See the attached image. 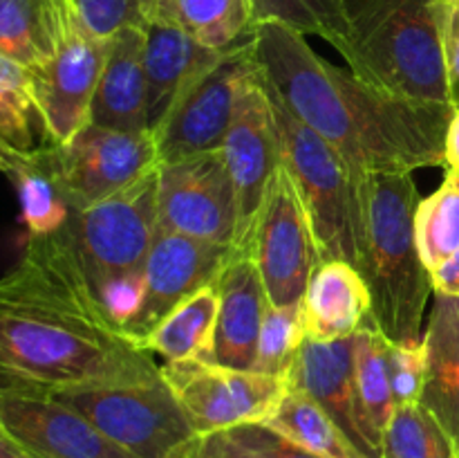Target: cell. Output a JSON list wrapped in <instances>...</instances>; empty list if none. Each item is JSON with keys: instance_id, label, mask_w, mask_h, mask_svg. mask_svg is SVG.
Returning a JSON list of instances; mask_svg holds the SVG:
<instances>
[{"instance_id": "cell-1", "label": "cell", "mask_w": 459, "mask_h": 458, "mask_svg": "<svg viewBox=\"0 0 459 458\" xmlns=\"http://www.w3.org/2000/svg\"><path fill=\"white\" fill-rule=\"evenodd\" d=\"M160 375L161 364L108 321L65 238H30L0 277V391L54 395Z\"/></svg>"}, {"instance_id": "cell-2", "label": "cell", "mask_w": 459, "mask_h": 458, "mask_svg": "<svg viewBox=\"0 0 459 458\" xmlns=\"http://www.w3.org/2000/svg\"><path fill=\"white\" fill-rule=\"evenodd\" d=\"M254 57L285 106L343 157L354 180L444 166L453 106L379 92L281 22L255 25Z\"/></svg>"}, {"instance_id": "cell-3", "label": "cell", "mask_w": 459, "mask_h": 458, "mask_svg": "<svg viewBox=\"0 0 459 458\" xmlns=\"http://www.w3.org/2000/svg\"><path fill=\"white\" fill-rule=\"evenodd\" d=\"M361 247L357 269L370 290V319L393 344L424 339L421 323L433 278L415 236L420 193L412 173H366L354 180Z\"/></svg>"}, {"instance_id": "cell-4", "label": "cell", "mask_w": 459, "mask_h": 458, "mask_svg": "<svg viewBox=\"0 0 459 458\" xmlns=\"http://www.w3.org/2000/svg\"><path fill=\"white\" fill-rule=\"evenodd\" d=\"M343 16L341 57L354 76L390 97L453 106L437 0H343Z\"/></svg>"}, {"instance_id": "cell-5", "label": "cell", "mask_w": 459, "mask_h": 458, "mask_svg": "<svg viewBox=\"0 0 459 458\" xmlns=\"http://www.w3.org/2000/svg\"><path fill=\"white\" fill-rule=\"evenodd\" d=\"M264 88L276 121L281 162L309 216L318 260H345L357 268L361 223L352 171L321 135L285 106L267 79Z\"/></svg>"}, {"instance_id": "cell-6", "label": "cell", "mask_w": 459, "mask_h": 458, "mask_svg": "<svg viewBox=\"0 0 459 458\" xmlns=\"http://www.w3.org/2000/svg\"><path fill=\"white\" fill-rule=\"evenodd\" d=\"M130 458H175L195 429L164 377L130 384L79 386L54 393Z\"/></svg>"}, {"instance_id": "cell-7", "label": "cell", "mask_w": 459, "mask_h": 458, "mask_svg": "<svg viewBox=\"0 0 459 458\" xmlns=\"http://www.w3.org/2000/svg\"><path fill=\"white\" fill-rule=\"evenodd\" d=\"M157 169L133 187L74 211L58 232L79 260L92 292L108 278L142 272L146 265L157 236Z\"/></svg>"}, {"instance_id": "cell-8", "label": "cell", "mask_w": 459, "mask_h": 458, "mask_svg": "<svg viewBox=\"0 0 459 458\" xmlns=\"http://www.w3.org/2000/svg\"><path fill=\"white\" fill-rule=\"evenodd\" d=\"M254 66L251 34L188 81L161 124L152 130L160 162H175L222 148L236 110L238 90Z\"/></svg>"}, {"instance_id": "cell-9", "label": "cell", "mask_w": 459, "mask_h": 458, "mask_svg": "<svg viewBox=\"0 0 459 458\" xmlns=\"http://www.w3.org/2000/svg\"><path fill=\"white\" fill-rule=\"evenodd\" d=\"M161 377L178 398L195 434L231 431L264 422L287 391V380L202 359L161 364Z\"/></svg>"}, {"instance_id": "cell-10", "label": "cell", "mask_w": 459, "mask_h": 458, "mask_svg": "<svg viewBox=\"0 0 459 458\" xmlns=\"http://www.w3.org/2000/svg\"><path fill=\"white\" fill-rule=\"evenodd\" d=\"M220 151L236 191V236L231 250L249 251L269 184L281 166L276 121L258 63L242 79L231 126Z\"/></svg>"}, {"instance_id": "cell-11", "label": "cell", "mask_w": 459, "mask_h": 458, "mask_svg": "<svg viewBox=\"0 0 459 458\" xmlns=\"http://www.w3.org/2000/svg\"><path fill=\"white\" fill-rule=\"evenodd\" d=\"M249 254L263 278L269 305L300 304L318 256L309 216L282 162L269 184Z\"/></svg>"}, {"instance_id": "cell-12", "label": "cell", "mask_w": 459, "mask_h": 458, "mask_svg": "<svg viewBox=\"0 0 459 458\" xmlns=\"http://www.w3.org/2000/svg\"><path fill=\"white\" fill-rule=\"evenodd\" d=\"M157 173L160 232L233 245L236 191L222 151L160 162Z\"/></svg>"}, {"instance_id": "cell-13", "label": "cell", "mask_w": 459, "mask_h": 458, "mask_svg": "<svg viewBox=\"0 0 459 458\" xmlns=\"http://www.w3.org/2000/svg\"><path fill=\"white\" fill-rule=\"evenodd\" d=\"M58 178L72 211H83L160 166L155 137L85 124L70 142L54 144Z\"/></svg>"}, {"instance_id": "cell-14", "label": "cell", "mask_w": 459, "mask_h": 458, "mask_svg": "<svg viewBox=\"0 0 459 458\" xmlns=\"http://www.w3.org/2000/svg\"><path fill=\"white\" fill-rule=\"evenodd\" d=\"M108 49L110 39L85 31L72 13L58 52L45 66L30 70L31 97L48 144L61 146L90 124Z\"/></svg>"}, {"instance_id": "cell-15", "label": "cell", "mask_w": 459, "mask_h": 458, "mask_svg": "<svg viewBox=\"0 0 459 458\" xmlns=\"http://www.w3.org/2000/svg\"><path fill=\"white\" fill-rule=\"evenodd\" d=\"M229 256H231L229 245H215V242L157 229L143 265L146 292H143L142 308L133 323L126 328V337L143 348V339L179 304H184L202 287L213 286Z\"/></svg>"}, {"instance_id": "cell-16", "label": "cell", "mask_w": 459, "mask_h": 458, "mask_svg": "<svg viewBox=\"0 0 459 458\" xmlns=\"http://www.w3.org/2000/svg\"><path fill=\"white\" fill-rule=\"evenodd\" d=\"M354 335L339 341L305 339L287 384L307 393L363 458H381V436L370 427L359 404L352 366Z\"/></svg>"}, {"instance_id": "cell-17", "label": "cell", "mask_w": 459, "mask_h": 458, "mask_svg": "<svg viewBox=\"0 0 459 458\" xmlns=\"http://www.w3.org/2000/svg\"><path fill=\"white\" fill-rule=\"evenodd\" d=\"M0 429L48 458H130L92 422L52 395L0 391Z\"/></svg>"}, {"instance_id": "cell-18", "label": "cell", "mask_w": 459, "mask_h": 458, "mask_svg": "<svg viewBox=\"0 0 459 458\" xmlns=\"http://www.w3.org/2000/svg\"><path fill=\"white\" fill-rule=\"evenodd\" d=\"M215 287L220 308L209 362L254 371L269 299L249 251L231 250L227 265L215 278Z\"/></svg>"}, {"instance_id": "cell-19", "label": "cell", "mask_w": 459, "mask_h": 458, "mask_svg": "<svg viewBox=\"0 0 459 458\" xmlns=\"http://www.w3.org/2000/svg\"><path fill=\"white\" fill-rule=\"evenodd\" d=\"M90 121L124 133H146L148 84L143 67V27H126L110 39L99 76Z\"/></svg>"}, {"instance_id": "cell-20", "label": "cell", "mask_w": 459, "mask_h": 458, "mask_svg": "<svg viewBox=\"0 0 459 458\" xmlns=\"http://www.w3.org/2000/svg\"><path fill=\"white\" fill-rule=\"evenodd\" d=\"M370 314V290L361 272L345 260H318L300 299L305 339L352 337Z\"/></svg>"}, {"instance_id": "cell-21", "label": "cell", "mask_w": 459, "mask_h": 458, "mask_svg": "<svg viewBox=\"0 0 459 458\" xmlns=\"http://www.w3.org/2000/svg\"><path fill=\"white\" fill-rule=\"evenodd\" d=\"M227 49H211L164 21L143 25V67L148 84V128L161 124L193 76L213 66Z\"/></svg>"}, {"instance_id": "cell-22", "label": "cell", "mask_w": 459, "mask_h": 458, "mask_svg": "<svg viewBox=\"0 0 459 458\" xmlns=\"http://www.w3.org/2000/svg\"><path fill=\"white\" fill-rule=\"evenodd\" d=\"M433 296L424 332L426 380L420 404L437 418L459 449V296Z\"/></svg>"}, {"instance_id": "cell-23", "label": "cell", "mask_w": 459, "mask_h": 458, "mask_svg": "<svg viewBox=\"0 0 459 458\" xmlns=\"http://www.w3.org/2000/svg\"><path fill=\"white\" fill-rule=\"evenodd\" d=\"M67 0H0V54L25 70L45 66L70 25Z\"/></svg>"}, {"instance_id": "cell-24", "label": "cell", "mask_w": 459, "mask_h": 458, "mask_svg": "<svg viewBox=\"0 0 459 458\" xmlns=\"http://www.w3.org/2000/svg\"><path fill=\"white\" fill-rule=\"evenodd\" d=\"M7 175L16 184L22 223L30 238L52 236L70 223L74 211L58 178L54 144L43 142L36 146Z\"/></svg>"}, {"instance_id": "cell-25", "label": "cell", "mask_w": 459, "mask_h": 458, "mask_svg": "<svg viewBox=\"0 0 459 458\" xmlns=\"http://www.w3.org/2000/svg\"><path fill=\"white\" fill-rule=\"evenodd\" d=\"M151 18L179 27L211 49L236 48L255 30L251 0H152Z\"/></svg>"}, {"instance_id": "cell-26", "label": "cell", "mask_w": 459, "mask_h": 458, "mask_svg": "<svg viewBox=\"0 0 459 458\" xmlns=\"http://www.w3.org/2000/svg\"><path fill=\"white\" fill-rule=\"evenodd\" d=\"M218 287L206 286L184 304H179L151 335L143 339L148 353H157L166 362L202 359L209 362L213 353L215 323H218Z\"/></svg>"}, {"instance_id": "cell-27", "label": "cell", "mask_w": 459, "mask_h": 458, "mask_svg": "<svg viewBox=\"0 0 459 458\" xmlns=\"http://www.w3.org/2000/svg\"><path fill=\"white\" fill-rule=\"evenodd\" d=\"M264 425L323 458H363L336 422L307 393L290 384Z\"/></svg>"}, {"instance_id": "cell-28", "label": "cell", "mask_w": 459, "mask_h": 458, "mask_svg": "<svg viewBox=\"0 0 459 458\" xmlns=\"http://www.w3.org/2000/svg\"><path fill=\"white\" fill-rule=\"evenodd\" d=\"M388 348L390 341L381 335V330L370 319H366L363 326L354 332L352 366L359 404L363 409V416L379 436H384L385 425L397 409L393 380H390Z\"/></svg>"}, {"instance_id": "cell-29", "label": "cell", "mask_w": 459, "mask_h": 458, "mask_svg": "<svg viewBox=\"0 0 459 458\" xmlns=\"http://www.w3.org/2000/svg\"><path fill=\"white\" fill-rule=\"evenodd\" d=\"M417 247L429 272L459 250V173L446 169L442 187L420 200L415 211Z\"/></svg>"}, {"instance_id": "cell-30", "label": "cell", "mask_w": 459, "mask_h": 458, "mask_svg": "<svg viewBox=\"0 0 459 458\" xmlns=\"http://www.w3.org/2000/svg\"><path fill=\"white\" fill-rule=\"evenodd\" d=\"M381 458H459L455 440L420 402L397 407L381 436Z\"/></svg>"}, {"instance_id": "cell-31", "label": "cell", "mask_w": 459, "mask_h": 458, "mask_svg": "<svg viewBox=\"0 0 459 458\" xmlns=\"http://www.w3.org/2000/svg\"><path fill=\"white\" fill-rule=\"evenodd\" d=\"M254 25L281 22L303 36H321L341 49L345 48L343 0H251Z\"/></svg>"}, {"instance_id": "cell-32", "label": "cell", "mask_w": 459, "mask_h": 458, "mask_svg": "<svg viewBox=\"0 0 459 458\" xmlns=\"http://www.w3.org/2000/svg\"><path fill=\"white\" fill-rule=\"evenodd\" d=\"M34 119H39L31 97L30 70L0 54V137L16 153H31ZM40 124V121H39Z\"/></svg>"}, {"instance_id": "cell-33", "label": "cell", "mask_w": 459, "mask_h": 458, "mask_svg": "<svg viewBox=\"0 0 459 458\" xmlns=\"http://www.w3.org/2000/svg\"><path fill=\"white\" fill-rule=\"evenodd\" d=\"M303 341L305 330L303 319H300V304L281 305V308L269 305L263 328H260L254 371L287 380Z\"/></svg>"}, {"instance_id": "cell-34", "label": "cell", "mask_w": 459, "mask_h": 458, "mask_svg": "<svg viewBox=\"0 0 459 458\" xmlns=\"http://www.w3.org/2000/svg\"><path fill=\"white\" fill-rule=\"evenodd\" d=\"M85 31L97 39H112L126 27H143L151 18L152 0H67Z\"/></svg>"}, {"instance_id": "cell-35", "label": "cell", "mask_w": 459, "mask_h": 458, "mask_svg": "<svg viewBox=\"0 0 459 458\" xmlns=\"http://www.w3.org/2000/svg\"><path fill=\"white\" fill-rule=\"evenodd\" d=\"M390 380H393L394 404L420 402L426 380V350L424 339L406 341V344H393L388 348Z\"/></svg>"}, {"instance_id": "cell-36", "label": "cell", "mask_w": 459, "mask_h": 458, "mask_svg": "<svg viewBox=\"0 0 459 458\" xmlns=\"http://www.w3.org/2000/svg\"><path fill=\"white\" fill-rule=\"evenodd\" d=\"M143 292H146V283H143L142 269V272H128L108 278L94 290V296H97L108 321L126 335V328L133 323L142 308Z\"/></svg>"}, {"instance_id": "cell-37", "label": "cell", "mask_w": 459, "mask_h": 458, "mask_svg": "<svg viewBox=\"0 0 459 458\" xmlns=\"http://www.w3.org/2000/svg\"><path fill=\"white\" fill-rule=\"evenodd\" d=\"M229 434L242 447L249 449L255 458H323L318 454H312L305 447H300V445H296L294 440L285 438V436L278 434L276 429H272L264 422H251V425L236 427Z\"/></svg>"}, {"instance_id": "cell-38", "label": "cell", "mask_w": 459, "mask_h": 458, "mask_svg": "<svg viewBox=\"0 0 459 458\" xmlns=\"http://www.w3.org/2000/svg\"><path fill=\"white\" fill-rule=\"evenodd\" d=\"M175 458H255L229 431L197 434Z\"/></svg>"}, {"instance_id": "cell-39", "label": "cell", "mask_w": 459, "mask_h": 458, "mask_svg": "<svg viewBox=\"0 0 459 458\" xmlns=\"http://www.w3.org/2000/svg\"><path fill=\"white\" fill-rule=\"evenodd\" d=\"M442 39L451 101L459 108V7L442 4Z\"/></svg>"}, {"instance_id": "cell-40", "label": "cell", "mask_w": 459, "mask_h": 458, "mask_svg": "<svg viewBox=\"0 0 459 458\" xmlns=\"http://www.w3.org/2000/svg\"><path fill=\"white\" fill-rule=\"evenodd\" d=\"M430 278H433L435 295L459 296V250L446 260V263H442L437 269H433V272H430Z\"/></svg>"}, {"instance_id": "cell-41", "label": "cell", "mask_w": 459, "mask_h": 458, "mask_svg": "<svg viewBox=\"0 0 459 458\" xmlns=\"http://www.w3.org/2000/svg\"><path fill=\"white\" fill-rule=\"evenodd\" d=\"M446 160H444V169L457 171L459 173V108L453 112V119L448 124L446 133Z\"/></svg>"}, {"instance_id": "cell-42", "label": "cell", "mask_w": 459, "mask_h": 458, "mask_svg": "<svg viewBox=\"0 0 459 458\" xmlns=\"http://www.w3.org/2000/svg\"><path fill=\"white\" fill-rule=\"evenodd\" d=\"M0 458H34L21 443L0 429Z\"/></svg>"}, {"instance_id": "cell-43", "label": "cell", "mask_w": 459, "mask_h": 458, "mask_svg": "<svg viewBox=\"0 0 459 458\" xmlns=\"http://www.w3.org/2000/svg\"><path fill=\"white\" fill-rule=\"evenodd\" d=\"M25 155H27V153H25ZM25 155H22V153L13 151V148L9 146V144L4 142L3 137H0V171H3V173H12V171L16 169L18 162H21Z\"/></svg>"}, {"instance_id": "cell-44", "label": "cell", "mask_w": 459, "mask_h": 458, "mask_svg": "<svg viewBox=\"0 0 459 458\" xmlns=\"http://www.w3.org/2000/svg\"><path fill=\"white\" fill-rule=\"evenodd\" d=\"M439 4H448V7H459V0H437Z\"/></svg>"}, {"instance_id": "cell-45", "label": "cell", "mask_w": 459, "mask_h": 458, "mask_svg": "<svg viewBox=\"0 0 459 458\" xmlns=\"http://www.w3.org/2000/svg\"><path fill=\"white\" fill-rule=\"evenodd\" d=\"M27 452H30V449H27ZM31 454V456H34V458H48V456H43V454H36V452H30Z\"/></svg>"}]
</instances>
